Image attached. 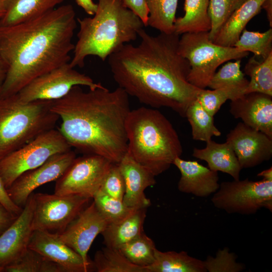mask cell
Returning <instances> with one entry per match:
<instances>
[{
  "mask_svg": "<svg viewBox=\"0 0 272 272\" xmlns=\"http://www.w3.org/2000/svg\"><path fill=\"white\" fill-rule=\"evenodd\" d=\"M241 59L227 61L213 75L208 87L211 89H234L245 93L249 81L241 70Z\"/></svg>",
  "mask_w": 272,
  "mask_h": 272,
  "instance_id": "1f68e13d",
  "label": "cell"
},
{
  "mask_svg": "<svg viewBox=\"0 0 272 272\" xmlns=\"http://www.w3.org/2000/svg\"><path fill=\"white\" fill-rule=\"evenodd\" d=\"M52 102L23 103L17 94L0 98V160L54 128L59 118L51 110Z\"/></svg>",
  "mask_w": 272,
  "mask_h": 272,
  "instance_id": "8992f818",
  "label": "cell"
},
{
  "mask_svg": "<svg viewBox=\"0 0 272 272\" xmlns=\"http://www.w3.org/2000/svg\"><path fill=\"white\" fill-rule=\"evenodd\" d=\"M64 0H8L7 12L0 19V26L14 25L43 15Z\"/></svg>",
  "mask_w": 272,
  "mask_h": 272,
  "instance_id": "d4e9b609",
  "label": "cell"
},
{
  "mask_svg": "<svg viewBox=\"0 0 272 272\" xmlns=\"http://www.w3.org/2000/svg\"><path fill=\"white\" fill-rule=\"evenodd\" d=\"M230 112L235 118L272 139V96L252 92L231 101Z\"/></svg>",
  "mask_w": 272,
  "mask_h": 272,
  "instance_id": "ac0fdd59",
  "label": "cell"
},
{
  "mask_svg": "<svg viewBox=\"0 0 272 272\" xmlns=\"http://www.w3.org/2000/svg\"><path fill=\"white\" fill-rule=\"evenodd\" d=\"M181 174L178 189L181 192L205 197L219 188L218 172L212 170L197 161L176 158L173 163Z\"/></svg>",
  "mask_w": 272,
  "mask_h": 272,
  "instance_id": "ffe728a7",
  "label": "cell"
},
{
  "mask_svg": "<svg viewBox=\"0 0 272 272\" xmlns=\"http://www.w3.org/2000/svg\"><path fill=\"white\" fill-rule=\"evenodd\" d=\"M264 1L246 0L227 20L212 41L223 46H234L248 23L260 13Z\"/></svg>",
  "mask_w": 272,
  "mask_h": 272,
  "instance_id": "7402d4cb",
  "label": "cell"
},
{
  "mask_svg": "<svg viewBox=\"0 0 272 272\" xmlns=\"http://www.w3.org/2000/svg\"><path fill=\"white\" fill-rule=\"evenodd\" d=\"M211 201L214 207L228 214H255L264 208L272 211V181L248 178L220 184Z\"/></svg>",
  "mask_w": 272,
  "mask_h": 272,
  "instance_id": "9c48e42d",
  "label": "cell"
},
{
  "mask_svg": "<svg viewBox=\"0 0 272 272\" xmlns=\"http://www.w3.org/2000/svg\"><path fill=\"white\" fill-rule=\"evenodd\" d=\"M261 9L265 10L270 27H272V0H264Z\"/></svg>",
  "mask_w": 272,
  "mask_h": 272,
  "instance_id": "ee69618b",
  "label": "cell"
},
{
  "mask_svg": "<svg viewBox=\"0 0 272 272\" xmlns=\"http://www.w3.org/2000/svg\"><path fill=\"white\" fill-rule=\"evenodd\" d=\"M92 262L97 272H146L144 267L130 262L118 249L107 246L96 251Z\"/></svg>",
  "mask_w": 272,
  "mask_h": 272,
  "instance_id": "f546056e",
  "label": "cell"
},
{
  "mask_svg": "<svg viewBox=\"0 0 272 272\" xmlns=\"http://www.w3.org/2000/svg\"><path fill=\"white\" fill-rule=\"evenodd\" d=\"M178 48L190 65L188 82L202 89L208 87L220 65L231 60L241 59L249 54L248 52L234 46L226 47L214 43L209 38V32L181 35Z\"/></svg>",
  "mask_w": 272,
  "mask_h": 272,
  "instance_id": "52a82bcc",
  "label": "cell"
},
{
  "mask_svg": "<svg viewBox=\"0 0 272 272\" xmlns=\"http://www.w3.org/2000/svg\"><path fill=\"white\" fill-rule=\"evenodd\" d=\"M28 248L59 264L65 272L94 271L93 264L86 263L79 253L60 239L56 233L34 230Z\"/></svg>",
  "mask_w": 272,
  "mask_h": 272,
  "instance_id": "e0dca14e",
  "label": "cell"
},
{
  "mask_svg": "<svg viewBox=\"0 0 272 272\" xmlns=\"http://www.w3.org/2000/svg\"><path fill=\"white\" fill-rule=\"evenodd\" d=\"M80 86L52 102L51 110L61 120L58 130L72 148L118 164L127 151L129 96L119 87L84 91Z\"/></svg>",
  "mask_w": 272,
  "mask_h": 272,
  "instance_id": "3957f363",
  "label": "cell"
},
{
  "mask_svg": "<svg viewBox=\"0 0 272 272\" xmlns=\"http://www.w3.org/2000/svg\"><path fill=\"white\" fill-rule=\"evenodd\" d=\"M8 6V0H0V19L5 15Z\"/></svg>",
  "mask_w": 272,
  "mask_h": 272,
  "instance_id": "7dc6e473",
  "label": "cell"
},
{
  "mask_svg": "<svg viewBox=\"0 0 272 272\" xmlns=\"http://www.w3.org/2000/svg\"><path fill=\"white\" fill-rule=\"evenodd\" d=\"M99 189L112 197L123 200L125 183L118 164L112 165Z\"/></svg>",
  "mask_w": 272,
  "mask_h": 272,
  "instance_id": "f35d334b",
  "label": "cell"
},
{
  "mask_svg": "<svg viewBox=\"0 0 272 272\" xmlns=\"http://www.w3.org/2000/svg\"><path fill=\"white\" fill-rule=\"evenodd\" d=\"M33 193L28 198L22 212L0 235V267L4 268L18 260L28 249L33 231Z\"/></svg>",
  "mask_w": 272,
  "mask_h": 272,
  "instance_id": "2e32d148",
  "label": "cell"
},
{
  "mask_svg": "<svg viewBox=\"0 0 272 272\" xmlns=\"http://www.w3.org/2000/svg\"><path fill=\"white\" fill-rule=\"evenodd\" d=\"M140 43L123 45L107 58L113 78L128 96L153 108H170L182 117L202 89L188 81L190 65L180 53V35L143 28Z\"/></svg>",
  "mask_w": 272,
  "mask_h": 272,
  "instance_id": "6da1fadb",
  "label": "cell"
},
{
  "mask_svg": "<svg viewBox=\"0 0 272 272\" xmlns=\"http://www.w3.org/2000/svg\"><path fill=\"white\" fill-rule=\"evenodd\" d=\"M76 13L70 4L32 19L0 26V54L7 68L0 98L17 94L37 77L70 62Z\"/></svg>",
  "mask_w": 272,
  "mask_h": 272,
  "instance_id": "7a4b0ae2",
  "label": "cell"
},
{
  "mask_svg": "<svg viewBox=\"0 0 272 272\" xmlns=\"http://www.w3.org/2000/svg\"><path fill=\"white\" fill-rule=\"evenodd\" d=\"M3 271H4V268L0 267V272H3Z\"/></svg>",
  "mask_w": 272,
  "mask_h": 272,
  "instance_id": "c3c4849f",
  "label": "cell"
},
{
  "mask_svg": "<svg viewBox=\"0 0 272 272\" xmlns=\"http://www.w3.org/2000/svg\"><path fill=\"white\" fill-rule=\"evenodd\" d=\"M257 176L261 177L263 179L272 181V168L264 170L257 174Z\"/></svg>",
  "mask_w": 272,
  "mask_h": 272,
  "instance_id": "bcb514c9",
  "label": "cell"
},
{
  "mask_svg": "<svg viewBox=\"0 0 272 272\" xmlns=\"http://www.w3.org/2000/svg\"><path fill=\"white\" fill-rule=\"evenodd\" d=\"M0 202L8 210L19 215L23 208L15 204L10 198L7 189L0 176Z\"/></svg>",
  "mask_w": 272,
  "mask_h": 272,
  "instance_id": "60d3db41",
  "label": "cell"
},
{
  "mask_svg": "<svg viewBox=\"0 0 272 272\" xmlns=\"http://www.w3.org/2000/svg\"><path fill=\"white\" fill-rule=\"evenodd\" d=\"M125 129L127 152L155 176L168 170L182 153L176 131L156 108L141 107L130 110Z\"/></svg>",
  "mask_w": 272,
  "mask_h": 272,
  "instance_id": "5b68a950",
  "label": "cell"
},
{
  "mask_svg": "<svg viewBox=\"0 0 272 272\" xmlns=\"http://www.w3.org/2000/svg\"><path fill=\"white\" fill-rule=\"evenodd\" d=\"M118 249L132 263L145 269L154 262L157 248L153 240L144 231Z\"/></svg>",
  "mask_w": 272,
  "mask_h": 272,
  "instance_id": "4dcf8cb0",
  "label": "cell"
},
{
  "mask_svg": "<svg viewBox=\"0 0 272 272\" xmlns=\"http://www.w3.org/2000/svg\"><path fill=\"white\" fill-rule=\"evenodd\" d=\"M147 209H134L117 221L109 223L101 233L105 246L118 249L144 232Z\"/></svg>",
  "mask_w": 272,
  "mask_h": 272,
  "instance_id": "603a6c76",
  "label": "cell"
},
{
  "mask_svg": "<svg viewBox=\"0 0 272 272\" xmlns=\"http://www.w3.org/2000/svg\"><path fill=\"white\" fill-rule=\"evenodd\" d=\"M75 1L87 14L93 16L95 13L97 9V4L95 3L93 0H75Z\"/></svg>",
  "mask_w": 272,
  "mask_h": 272,
  "instance_id": "7bdbcfd3",
  "label": "cell"
},
{
  "mask_svg": "<svg viewBox=\"0 0 272 272\" xmlns=\"http://www.w3.org/2000/svg\"><path fill=\"white\" fill-rule=\"evenodd\" d=\"M6 272H65L59 264L28 249L16 261L4 267Z\"/></svg>",
  "mask_w": 272,
  "mask_h": 272,
  "instance_id": "d6a6232c",
  "label": "cell"
},
{
  "mask_svg": "<svg viewBox=\"0 0 272 272\" xmlns=\"http://www.w3.org/2000/svg\"><path fill=\"white\" fill-rule=\"evenodd\" d=\"M113 164L96 155L76 157L56 180L54 193L78 194L93 198Z\"/></svg>",
  "mask_w": 272,
  "mask_h": 272,
  "instance_id": "30bf717a",
  "label": "cell"
},
{
  "mask_svg": "<svg viewBox=\"0 0 272 272\" xmlns=\"http://www.w3.org/2000/svg\"><path fill=\"white\" fill-rule=\"evenodd\" d=\"M102 85L100 83H95L89 76L79 72L67 62L37 77L17 95L23 103L55 101L65 96L75 86H84L93 89Z\"/></svg>",
  "mask_w": 272,
  "mask_h": 272,
  "instance_id": "7c38bea8",
  "label": "cell"
},
{
  "mask_svg": "<svg viewBox=\"0 0 272 272\" xmlns=\"http://www.w3.org/2000/svg\"><path fill=\"white\" fill-rule=\"evenodd\" d=\"M210 0H185L184 15L176 18L174 33L181 35L186 33L209 32L211 22L208 8Z\"/></svg>",
  "mask_w": 272,
  "mask_h": 272,
  "instance_id": "484cf974",
  "label": "cell"
},
{
  "mask_svg": "<svg viewBox=\"0 0 272 272\" xmlns=\"http://www.w3.org/2000/svg\"><path fill=\"white\" fill-rule=\"evenodd\" d=\"M244 93L234 89H201L196 99L202 107L214 116L228 100H234Z\"/></svg>",
  "mask_w": 272,
  "mask_h": 272,
  "instance_id": "8d00e7d4",
  "label": "cell"
},
{
  "mask_svg": "<svg viewBox=\"0 0 272 272\" xmlns=\"http://www.w3.org/2000/svg\"><path fill=\"white\" fill-rule=\"evenodd\" d=\"M71 149L58 129L53 128L40 133L0 160V176L6 189L22 173Z\"/></svg>",
  "mask_w": 272,
  "mask_h": 272,
  "instance_id": "ba28073f",
  "label": "cell"
},
{
  "mask_svg": "<svg viewBox=\"0 0 272 272\" xmlns=\"http://www.w3.org/2000/svg\"><path fill=\"white\" fill-rule=\"evenodd\" d=\"M18 216L0 202V235L14 222Z\"/></svg>",
  "mask_w": 272,
  "mask_h": 272,
  "instance_id": "b9f144b4",
  "label": "cell"
},
{
  "mask_svg": "<svg viewBox=\"0 0 272 272\" xmlns=\"http://www.w3.org/2000/svg\"><path fill=\"white\" fill-rule=\"evenodd\" d=\"M178 0H146L148 11L147 26L160 33L174 32V22Z\"/></svg>",
  "mask_w": 272,
  "mask_h": 272,
  "instance_id": "83f0119b",
  "label": "cell"
},
{
  "mask_svg": "<svg viewBox=\"0 0 272 272\" xmlns=\"http://www.w3.org/2000/svg\"><path fill=\"white\" fill-rule=\"evenodd\" d=\"M234 46L264 59L272 53V29L270 28L264 32L249 31L245 29Z\"/></svg>",
  "mask_w": 272,
  "mask_h": 272,
  "instance_id": "836d02e7",
  "label": "cell"
},
{
  "mask_svg": "<svg viewBox=\"0 0 272 272\" xmlns=\"http://www.w3.org/2000/svg\"><path fill=\"white\" fill-rule=\"evenodd\" d=\"M76 157L72 150L58 153L40 166L22 173L7 189L10 198L23 208L33 191L45 183L56 181Z\"/></svg>",
  "mask_w": 272,
  "mask_h": 272,
  "instance_id": "4fadbf2b",
  "label": "cell"
},
{
  "mask_svg": "<svg viewBox=\"0 0 272 272\" xmlns=\"http://www.w3.org/2000/svg\"><path fill=\"white\" fill-rule=\"evenodd\" d=\"M242 169L256 166L272 157V139L243 122L227 135Z\"/></svg>",
  "mask_w": 272,
  "mask_h": 272,
  "instance_id": "9a60e30c",
  "label": "cell"
},
{
  "mask_svg": "<svg viewBox=\"0 0 272 272\" xmlns=\"http://www.w3.org/2000/svg\"><path fill=\"white\" fill-rule=\"evenodd\" d=\"M124 6L137 15L147 27L148 11L146 0H123Z\"/></svg>",
  "mask_w": 272,
  "mask_h": 272,
  "instance_id": "ab89813d",
  "label": "cell"
},
{
  "mask_svg": "<svg viewBox=\"0 0 272 272\" xmlns=\"http://www.w3.org/2000/svg\"><path fill=\"white\" fill-rule=\"evenodd\" d=\"M77 20L78 40L70 61L74 67H83L86 57L90 55L105 61L123 45L135 40L145 27L123 0H98L93 17Z\"/></svg>",
  "mask_w": 272,
  "mask_h": 272,
  "instance_id": "277c9868",
  "label": "cell"
},
{
  "mask_svg": "<svg viewBox=\"0 0 272 272\" xmlns=\"http://www.w3.org/2000/svg\"><path fill=\"white\" fill-rule=\"evenodd\" d=\"M244 73L250 78L244 94L258 92L272 96V53L260 60L251 57Z\"/></svg>",
  "mask_w": 272,
  "mask_h": 272,
  "instance_id": "4316f807",
  "label": "cell"
},
{
  "mask_svg": "<svg viewBox=\"0 0 272 272\" xmlns=\"http://www.w3.org/2000/svg\"><path fill=\"white\" fill-rule=\"evenodd\" d=\"M206 143L203 149L194 148L192 156L206 161L212 170L227 173L234 180L239 179L242 168L231 145L227 142L218 143L212 139Z\"/></svg>",
  "mask_w": 272,
  "mask_h": 272,
  "instance_id": "44dd1931",
  "label": "cell"
},
{
  "mask_svg": "<svg viewBox=\"0 0 272 272\" xmlns=\"http://www.w3.org/2000/svg\"><path fill=\"white\" fill-rule=\"evenodd\" d=\"M108 221L97 209L93 201L86 206L60 234V239L79 253L85 262L93 264L88 257V251L95 239L104 231Z\"/></svg>",
  "mask_w": 272,
  "mask_h": 272,
  "instance_id": "5bb4252c",
  "label": "cell"
},
{
  "mask_svg": "<svg viewBox=\"0 0 272 272\" xmlns=\"http://www.w3.org/2000/svg\"><path fill=\"white\" fill-rule=\"evenodd\" d=\"M236 256L230 252L227 247L219 249L215 257L209 256L204 260L207 271L209 272H240L245 268L241 263L236 261Z\"/></svg>",
  "mask_w": 272,
  "mask_h": 272,
  "instance_id": "74e56055",
  "label": "cell"
},
{
  "mask_svg": "<svg viewBox=\"0 0 272 272\" xmlns=\"http://www.w3.org/2000/svg\"><path fill=\"white\" fill-rule=\"evenodd\" d=\"M185 117L191 125L194 140L207 142L213 136L221 135V131L214 124V116L202 107L197 99L188 106Z\"/></svg>",
  "mask_w": 272,
  "mask_h": 272,
  "instance_id": "f1b7e54d",
  "label": "cell"
},
{
  "mask_svg": "<svg viewBox=\"0 0 272 272\" xmlns=\"http://www.w3.org/2000/svg\"><path fill=\"white\" fill-rule=\"evenodd\" d=\"M118 165L125 183L123 202L130 208L147 209L151 201L146 196L145 190L155 184V176L136 161L127 151Z\"/></svg>",
  "mask_w": 272,
  "mask_h": 272,
  "instance_id": "d6986e66",
  "label": "cell"
},
{
  "mask_svg": "<svg viewBox=\"0 0 272 272\" xmlns=\"http://www.w3.org/2000/svg\"><path fill=\"white\" fill-rule=\"evenodd\" d=\"M7 74V68L0 54V86L3 83Z\"/></svg>",
  "mask_w": 272,
  "mask_h": 272,
  "instance_id": "f6af8a7d",
  "label": "cell"
},
{
  "mask_svg": "<svg viewBox=\"0 0 272 272\" xmlns=\"http://www.w3.org/2000/svg\"><path fill=\"white\" fill-rule=\"evenodd\" d=\"M246 0H210L208 13L211 22L209 36L212 41L225 22Z\"/></svg>",
  "mask_w": 272,
  "mask_h": 272,
  "instance_id": "e575fe53",
  "label": "cell"
},
{
  "mask_svg": "<svg viewBox=\"0 0 272 272\" xmlns=\"http://www.w3.org/2000/svg\"><path fill=\"white\" fill-rule=\"evenodd\" d=\"M93 199L97 209L108 224L123 218L134 210L127 207L122 200L112 197L100 189Z\"/></svg>",
  "mask_w": 272,
  "mask_h": 272,
  "instance_id": "d590c367",
  "label": "cell"
},
{
  "mask_svg": "<svg viewBox=\"0 0 272 272\" xmlns=\"http://www.w3.org/2000/svg\"><path fill=\"white\" fill-rule=\"evenodd\" d=\"M34 230L60 234L87 206L91 198L78 194L33 193Z\"/></svg>",
  "mask_w": 272,
  "mask_h": 272,
  "instance_id": "8fae6325",
  "label": "cell"
},
{
  "mask_svg": "<svg viewBox=\"0 0 272 272\" xmlns=\"http://www.w3.org/2000/svg\"><path fill=\"white\" fill-rule=\"evenodd\" d=\"M145 269L146 272H207L204 261L186 251L163 252L157 249L154 262Z\"/></svg>",
  "mask_w": 272,
  "mask_h": 272,
  "instance_id": "cb8c5ba5",
  "label": "cell"
}]
</instances>
